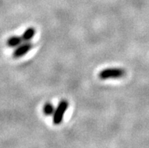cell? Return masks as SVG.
<instances>
[{"instance_id":"1","label":"cell","mask_w":149,"mask_h":148,"mask_svg":"<svg viewBox=\"0 0 149 148\" xmlns=\"http://www.w3.org/2000/svg\"><path fill=\"white\" fill-rule=\"evenodd\" d=\"M126 75V70L123 68L110 67L105 68L98 73V78L102 80L117 79L123 78Z\"/></svg>"},{"instance_id":"2","label":"cell","mask_w":149,"mask_h":148,"mask_svg":"<svg viewBox=\"0 0 149 148\" xmlns=\"http://www.w3.org/2000/svg\"><path fill=\"white\" fill-rule=\"evenodd\" d=\"M68 106H69V103L67 100H61L59 102L52 115V122L54 125L58 126L62 122Z\"/></svg>"},{"instance_id":"3","label":"cell","mask_w":149,"mask_h":148,"mask_svg":"<svg viewBox=\"0 0 149 148\" xmlns=\"http://www.w3.org/2000/svg\"><path fill=\"white\" fill-rule=\"evenodd\" d=\"M33 47V44L30 42H24L23 43L18 45L17 47H16L14 50L13 53H12V56L14 58H22L23 56H24L25 54L30 51L32 48Z\"/></svg>"},{"instance_id":"4","label":"cell","mask_w":149,"mask_h":148,"mask_svg":"<svg viewBox=\"0 0 149 148\" xmlns=\"http://www.w3.org/2000/svg\"><path fill=\"white\" fill-rule=\"evenodd\" d=\"M23 42H24V40H23L21 36H12L8 39L6 44H7V45L9 48L15 49V48L17 47L18 45H20Z\"/></svg>"},{"instance_id":"5","label":"cell","mask_w":149,"mask_h":148,"mask_svg":"<svg viewBox=\"0 0 149 148\" xmlns=\"http://www.w3.org/2000/svg\"><path fill=\"white\" fill-rule=\"evenodd\" d=\"M35 35H36V29L33 26H30L24 30V32L21 35V37L24 42H30V40L33 39Z\"/></svg>"},{"instance_id":"6","label":"cell","mask_w":149,"mask_h":148,"mask_svg":"<svg viewBox=\"0 0 149 148\" xmlns=\"http://www.w3.org/2000/svg\"><path fill=\"white\" fill-rule=\"evenodd\" d=\"M55 110V108L54 107L52 104H51L50 102L45 103L43 106V108H42V112H43L44 115L48 116L53 115Z\"/></svg>"}]
</instances>
